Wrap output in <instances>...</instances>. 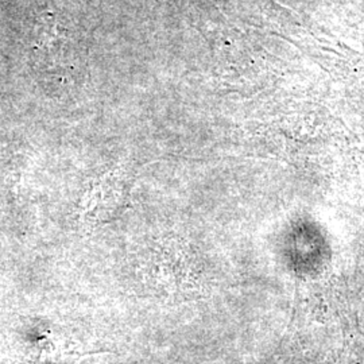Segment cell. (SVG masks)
<instances>
[{
	"label": "cell",
	"mask_w": 364,
	"mask_h": 364,
	"mask_svg": "<svg viewBox=\"0 0 364 364\" xmlns=\"http://www.w3.org/2000/svg\"><path fill=\"white\" fill-rule=\"evenodd\" d=\"M85 196L82 219L92 227L112 220L127 204L124 183L117 176H105Z\"/></svg>",
	"instance_id": "cell-1"
}]
</instances>
